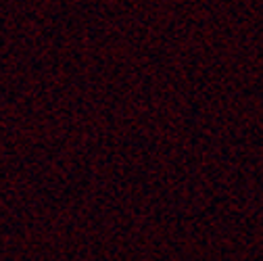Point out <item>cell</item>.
Returning <instances> with one entry per match:
<instances>
[]
</instances>
